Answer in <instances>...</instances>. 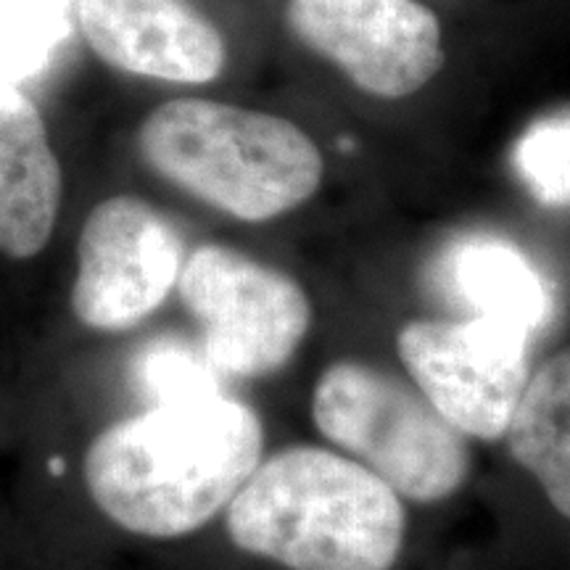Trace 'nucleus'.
Returning a JSON list of instances; mask_svg holds the SVG:
<instances>
[{
	"mask_svg": "<svg viewBox=\"0 0 570 570\" xmlns=\"http://www.w3.org/2000/svg\"><path fill=\"white\" fill-rule=\"evenodd\" d=\"M265 460V423L225 389L156 402L104 428L85 452V489L117 529L180 539L230 508Z\"/></svg>",
	"mask_w": 570,
	"mask_h": 570,
	"instance_id": "obj_1",
	"label": "nucleus"
},
{
	"mask_svg": "<svg viewBox=\"0 0 570 570\" xmlns=\"http://www.w3.org/2000/svg\"><path fill=\"white\" fill-rule=\"evenodd\" d=\"M227 537L285 570H391L407 510L362 462L298 444L259 462L227 508Z\"/></svg>",
	"mask_w": 570,
	"mask_h": 570,
	"instance_id": "obj_2",
	"label": "nucleus"
},
{
	"mask_svg": "<svg viewBox=\"0 0 570 570\" xmlns=\"http://www.w3.org/2000/svg\"><path fill=\"white\" fill-rule=\"evenodd\" d=\"M138 148L164 180L244 223H267L309 202L325 175L315 140L294 122L204 98L154 109Z\"/></svg>",
	"mask_w": 570,
	"mask_h": 570,
	"instance_id": "obj_3",
	"label": "nucleus"
},
{
	"mask_svg": "<svg viewBox=\"0 0 570 570\" xmlns=\"http://www.w3.org/2000/svg\"><path fill=\"white\" fill-rule=\"evenodd\" d=\"M312 420L323 439L410 502H446L470 475L465 433L415 383L367 362L341 360L320 373Z\"/></svg>",
	"mask_w": 570,
	"mask_h": 570,
	"instance_id": "obj_4",
	"label": "nucleus"
},
{
	"mask_svg": "<svg viewBox=\"0 0 570 570\" xmlns=\"http://www.w3.org/2000/svg\"><path fill=\"white\" fill-rule=\"evenodd\" d=\"M177 291L202 327L204 356L225 377L259 381L281 373L312 327L302 285L230 246L194 248Z\"/></svg>",
	"mask_w": 570,
	"mask_h": 570,
	"instance_id": "obj_5",
	"label": "nucleus"
},
{
	"mask_svg": "<svg viewBox=\"0 0 570 570\" xmlns=\"http://www.w3.org/2000/svg\"><path fill=\"white\" fill-rule=\"evenodd\" d=\"M531 336L487 317L412 320L396 352L412 383L468 439L508 436L531 377Z\"/></svg>",
	"mask_w": 570,
	"mask_h": 570,
	"instance_id": "obj_6",
	"label": "nucleus"
},
{
	"mask_svg": "<svg viewBox=\"0 0 570 570\" xmlns=\"http://www.w3.org/2000/svg\"><path fill=\"white\" fill-rule=\"evenodd\" d=\"M185 256L180 233L159 209L135 196L106 198L77 244L75 317L92 331H130L177 288Z\"/></svg>",
	"mask_w": 570,
	"mask_h": 570,
	"instance_id": "obj_7",
	"label": "nucleus"
},
{
	"mask_svg": "<svg viewBox=\"0 0 570 570\" xmlns=\"http://www.w3.org/2000/svg\"><path fill=\"white\" fill-rule=\"evenodd\" d=\"M285 21L370 96L407 98L444 67L441 21L417 0H288Z\"/></svg>",
	"mask_w": 570,
	"mask_h": 570,
	"instance_id": "obj_8",
	"label": "nucleus"
},
{
	"mask_svg": "<svg viewBox=\"0 0 570 570\" xmlns=\"http://www.w3.org/2000/svg\"><path fill=\"white\" fill-rule=\"evenodd\" d=\"M82 38L109 67L204 85L225 69V38L183 0H77Z\"/></svg>",
	"mask_w": 570,
	"mask_h": 570,
	"instance_id": "obj_9",
	"label": "nucleus"
},
{
	"mask_svg": "<svg viewBox=\"0 0 570 570\" xmlns=\"http://www.w3.org/2000/svg\"><path fill=\"white\" fill-rule=\"evenodd\" d=\"M61 167L38 106L0 80V256L32 259L51 240Z\"/></svg>",
	"mask_w": 570,
	"mask_h": 570,
	"instance_id": "obj_10",
	"label": "nucleus"
},
{
	"mask_svg": "<svg viewBox=\"0 0 570 570\" xmlns=\"http://www.w3.org/2000/svg\"><path fill=\"white\" fill-rule=\"evenodd\" d=\"M444 281L473 315L537 338L550 325L554 296L523 248L499 235H468L444 256Z\"/></svg>",
	"mask_w": 570,
	"mask_h": 570,
	"instance_id": "obj_11",
	"label": "nucleus"
},
{
	"mask_svg": "<svg viewBox=\"0 0 570 570\" xmlns=\"http://www.w3.org/2000/svg\"><path fill=\"white\" fill-rule=\"evenodd\" d=\"M504 439L518 465L570 520V346L533 370Z\"/></svg>",
	"mask_w": 570,
	"mask_h": 570,
	"instance_id": "obj_12",
	"label": "nucleus"
},
{
	"mask_svg": "<svg viewBox=\"0 0 570 570\" xmlns=\"http://www.w3.org/2000/svg\"><path fill=\"white\" fill-rule=\"evenodd\" d=\"M71 0H0V80L19 85L51 61Z\"/></svg>",
	"mask_w": 570,
	"mask_h": 570,
	"instance_id": "obj_13",
	"label": "nucleus"
},
{
	"mask_svg": "<svg viewBox=\"0 0 570 570\" xmlns=\"http://www.w3.org/2000/svg\"><path fill=\"white\" fill-rule=\"evenodd\" d=\"M515 169L541 204L570 206V111L539 119L520 135Z\"/></svg>",
	"mask_w": 570,
	"mask_h": 570,
	"instance_id": "obj_14",
	"label": "nucleus"
},
{
	"mask_svg": "<svg viewBox=\"0 0 570 570\" xmlns=\"http://www.w3.org/2000/svg\"><path fill=\"white\" fill-rule=\"evenodd\" d=\"M138 375L154 404L223 389L217 381L219 373L209 365V360L177 341H156L148 346L138 362Z\"/></svg>",
	"mask_w": 570,
	"mask_h": 570,
	"instance_id": "obj_15",
	"label": "nucleus"
}]
</instances>
